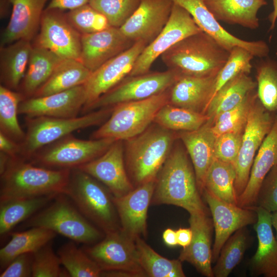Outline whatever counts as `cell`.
<instances>
[{
  "label": "cell",
  "instance_id": "1",
  "mask_svg": "<svg viewBox=\"0 0 277 277\" xmlns=\"http://www.w3.org/2000/svg\"><path fill=\"white\" fill-rule=\"evenodd\" d=\"M151 204L176 206L189 214L208 213L198 188L193 167L180 146L173 147L159 172Z\"/></svg>",
  "mask_w": 277,
  "mask_h": 277
},
{
  "label": "cell",
  "instance_id": "2",
  "mask_svg": "<svg viewBox=\"0 0 277 277\" xmlns=\"http://www.w3.org/2000/svg\"><path fill=\"white\" fill-rule=\"evenodd\" d=\"M71 169L35 165L21 157H10L1 174L0 203L65 193Z\"/></svg>",
  "mask_w": 277,
  "mask_h": 277
},
{
  "label": "cell",
  "instance_id": "3",
  "mask_svg": "<svg viewBox=\"0 0 277 277\" xmlns=\"http://www.w3.org/2000/svg\"><path fill=\"white\" fill-rule=\"evenodd\" d=\"M175 139L174 131L154 123L141 133L124 141L126 168L134 188L156 180Z\"/></svg>",
  "mask_w": 277,
  "mask_h": 277
},
{
  "label": "cell",
  "instance_id": "4",
  "mask_svg": "<svg viewBox=\"0 0 277 277\" xmlns=\"http://www.w3.org/2000/svg\"><path fill=\"white\" fill-rule=\"evenodd\" d=\"M229 53L202 31L179 41L161 57L168 69L179 75L206 77L216 75Z\"/></svg>",
  "mask_w": 277,
  "mask_h": 277
},
{
  "label": "cell",
  "instance_id": "5",
  "mask_svg": "<svg viewBox=\"0 0 277 277\" xmlns=\"http://www.w3.org/2000/svg\"><path fill=\"white\" fill-rule=\"evenodd\" d=\"M64 194L88 220L105 234L121 229L112 194L91 175L77 168L71 169Z\"/></svg>",
  "mask_w": 277,
  "mask_h": 277
},
{
  "label": "cell",
  "instance_id": "6",
  "mask_svg": "<svg viewBox=\"0 0 277 277\" xmlns=\"http://www.w3.org/2000/svg\"><path fill=\"white\" fill-rule=\"evenodd\" d=\"M64 193L57 195L44 208L29 217L25 227H43L74 242L92 245L105 233L88 220Z\"/></svg>",
  "mask_w": 277,
  "mask_h": 277
},
{
  "label": "cell",
  "instance_id": "7",
  "mask_svg": "<svg viewBox=\"0 0 277 277\" xmlns=\"http://www.w3.org/2000/svg\"><path fill=\"white\" fill-rule=\"evenodd\" d=\"M113 110V106L102 108L72 118L26 117L27 131L20 143V156L28 161L41 149L73 132L104 123Z\"/></svg>",
  "mask_w": 277,
  "mask_h": 277
},
{
  "label": "cell",
  "instance_id": "8",
  "mask_svg": "<svg viewBox=\"0 0 277 277\" xmlns=\"http://www.w3.org/2000/svg\"><path fill=\"white\" fill-rule=\"evenodd\" d=\"M168 90L149 98L113 106L109 117L92 134V139L126 141L145 131L159 110L168 103Z\"/></svg>",
  "mask_w": 277,
  "mask_h": 277
},
{
  "label": "cell",
  "instance_id": "9",
  "mask_svg": "<svg viewBox=\"0 0 277 277\" xmlns=\"http://www.w3.org/2000/svg\"><path fill=\"white\" fill-rule=\"evenodd\" d=\"M115 141L110 138L84 140L71 134L41 149L28 161L50 169H72L101 155Z\"/></svg>",
  "mask_w": 277,
  "mask_h": 277
},
{
  "label": "cell",
  "instance_id": "10",
  "mask_svg": "<svg viewBox=\"0 0 277 277\" xmlns=\"http://www.w3.org/2000/svg\"><path fill=\"white\" fill-rule=\"evenodd\" d=\"M276 115L275 113L264 108L257 96L251 105L240 151L234 164L236 173L234 188L238 198L246 187L256 153L271 130Z\"/></svg>",
  "mask_w": 277,
  "mask_h": 277
},
{
  "label": "cell",
  "instance_id": "11",
  "mask_svg": "<svg viewBox=\"0 0 277 277\" xmlns=\"http://www.w3.org/2000/svg\"><path fill=\"white\" fill-rule=\"evenodd\" d=\"M102 271L122 270L147 276L139 261L135 239L121 228L106 233L100 241L82 248Z\"/></svg>",
  "mask_w": 277,
  "mask_h": 277
},
{
  "label": "cell",
  "instance_id": "12",
  "mask_svg": "<svg viewBox=\"0 0 277 277\" xmlns=\"http://www.w3.org/2000/svg\"><path fill=\"white\" fill-rule=\"evenodd\" d=\"M179 74L168 69L129 76L101 96L84 113L117 104L149 98L168 90Z\"/></svg>",
  "mask_w": 277,
  "mask_h": 277
},
{
  "label": "cell",
  "instance_id": "13",
  "mask_svg": "<svg viewBox=\"0 0 277 277\" xmlns=\"http://www.w3.org/2000/svg\"><path fill=\"white\" fill-rule=\"evenodd\" d=\"M201 31L190 13L174 3L168 23L159 34L145 47L129 76L149 72L157 57L179 41Z\"/></svg>",
  "mask_w": 277,
  "mask_h": 277
},
{
  "label": "cell",
  "instance_id": "14",
  "mask_svg": "<svg viewBox=\"0 0 277 277\" xmlns=\"http://www.w3.org/2000/svg\"><path fill=\"white\" fill-rule=\"evenodd\" d=\"M36 45L64 59L80 61L81 34L72 26L66 14L58 9H45L41 21Z\"/></svg>",
  "mask_w": 277,
  "mask_h": 277
},
{
  "label": "cell",
  "instance_id": "15",
  "mask_svg": "<svg viewBox=\"0 0 277 277\" xmlns=\"http://www.w3.org/2000/svg\"><path fill=\"white\" fill-rule=\"evenodd\" d=\"M146 46L144 42H135L92 72L84 84L86 101L82 110L83 113L101 96L129 75L137 57Z\"/></svg>",
  "mask_w": 277,
  "mask_h": 277
},
{
  "label": "cell",
  "instance_id": "16",
  "mask_svg": "<svg viewBox=\"0 0 277 277\" xmlns=\"http://www.w3.org/2000/svg\"><path fill=\"white\" fill-rule=\"evenodd\" d=\"M123 141H115L101 155L76 168L104 185L114 197L134 189L126 168Z\"/></svg>",
  "mask_w": 277,
  "mask_h": 277
},
{
  "label": "cell",
  "instance_id": "17",
  "mask_svg": "<svg viewBox=\"0 0 277 277\" xmlns=\"http://www.w3.org/2000/svg\"><path fill=\"white\" fill-rule=\"evenodd\" d=\"M185 8L191 15L196 24L204 32L213 38L229 52L236 47L248 50L254 57L268 56L270 48L263 40L248 41L231 34L225 29L207 9L204 0H172Z\"/></svg>",
  "mask_w": 277,
  "mask_h": 277
},
{
  "label": "cell",
  "instance_id": "18",
  "mask_svg": "<svg viewBox=\"0 0 277 277\" xmlns=\"http://www.w3.org/2000/svg\"><path fill=\"white\" fill-rule=\"evenodd\" d=\"M212 216L215 238L212 249V262H216L224 244L235 231L258 220L256 211L224 202L206 190L203 193Z\"/></svg>",
  "mask_w": 277,
  "mask_h": 277
},
{
  "label": "cell",
  "instance_id": "19",
  "mask_svg": "<svg viewBox=\"0 0 277 277\" xmlns=\"http://www.w3.org/2000/svg\"><path fill=\"white\" fill-rule=\"evenodd\" d=\"M173 4L172 0H142L135 11L120 29L133 43L143 42L147 45L168 23Z\"/></svg>",
  "mask_w": 277,
  "mask_h": 277
},
{
  "label": "cell",
  "instance_id": "20",
  "mask_svg": "<svg viewBox=\"0 0 277 277\" xmlns=\"http://www.w3.org/2000/svg\"><path fill=\"white\" fill-rule=\"evenodd\" d=\"M86 101V89L82 85L46 96L25 98L19 105L18 114L28 117H75L82 110Z\"/></svg>",
  "mask_w": 277,
  "mask_h": 277
},
{
  "label": "cell",
  "instance_id": "21",
  "mask_svg": "<svg viewBox=\"0 0 277 277\" xmlns=\"http://www.w3.org/2000/svg\"><path fill=\"white\" fill-rule=\"evenodd\" d=\"M155 180L144 183L113 201L121 229L136 239L147 234V218L153 195Z\"/></svg>",
  "mask_w": 277,
  "mask_h": 277
},
{
  "label": "cell",
  "instance_id": "22",
  "mask_svg": "<svg viewBox=\"0 0 277 277\" xmlns=\"http://www.w3.org/2000/svg\"><path fill=\"white\" fill-rule=\"evenodd\" d=\"M134 43L123 34L120 28L112 26L98 32L82 34L80 61L93 72Z\"/></svg>",
  "mask_w": 277,
  "mask_h": 277
},
{
  "label": "cell",
  "instance_id": "23",
  "mask_svg": "<svg viewBox=\"0 0 277 277\" xmlns=\"http://www.w3.org/2000/svg\"><path fill=\"white\" fill-rule=\"evenodd\" d=\"M189 214L192 238L189 245L183 248L179 259L191 264L203 275L214 277L211 265L212 220L204 213Z\"/></svg>",
  "mask_w": 277,
  "mask_h": 277
},
{
  "label": "cell",
  "instance_id": "24",
  "mask_svg": "<svg viewBox=\"0 0 277 277\" xmlns=\"http://www.w3.org/2000/svg\"><path fill=\"white\" fill-rule=\"evenodd\" d=\"M258 215L253 228L258 240L255 254L249 262V270L253 276L277 277V241L272 230L271 213L254 206Z\"/></svg>",
  "mask_w": 277,
  "mask_h": 277
},
{
  "label": "cell",
  "instance_id": "25",
  "mask_svg": "<svg viewBox=\"0 0 277 277\" xmlns=\"http://www.w3.org/2000/svg\"><path fill=\"white\" fill-rule=\"evenodd\" d=\"M12 5L9 23L1 39V47L19 40L30 41L40 26L48 0H6Z\"/></svg>",
  "mask_w": 277,
  "mask_h": 277
},
{
  "label": "cell",
  "instance_id": "26",
  "mask_svg": "<svg viewBox=\"0 0 277 277\" xmlns=\"http://www.w3.org/2000/svg\"><path fill=\"white\" fill-rule=\"evenodd\" d=\"M216 76L179 75L168 89V103L204 113L213 95Z\"/></svg>",
  "mask_w": 277,
  "mask_h": 277
},
{
  "label": "cell",
  "instance_id": "27",
  "mask_svg": "<svg viewBox=\"0 0 277 277\" xmlns=\"http://www.w3.org/2000/svg\"><path fill=\"white\" fill-rule=\"evenodd\" d=\"M277 165V114L273 126L256 154L248 182L238 198V206L251 208L255 206L261 184L271 169Z\"/></svg>",
  "mask_w": 277,
  "mask_h": 277
},
{
  "label": "cell",
  "instance_id": "28",
  "mask_svg": "<svg viewBox=\"0 0 277 277\" xmlns=\"http://www.w3.org/2000/svg\"><path fill=\"white\" fill-rule=\"evenodd\" d=\"M179 134L192 161L198 188L202 194L206 173L215 159L216 137L211 125L207 123L196 130L181 131Z\"/></svg>",
  "mask_w": 277,
  "mask_h": 277
},
{
  "label": "cell",
  "instance_id": "29",
  "mask_svg": "<svg viewBox=\"0 0 277 277\" xmlns=\"http://www.w3.org/2000/svg\"><path fill=\"white\" fill-rule=\"evenodd\" d=\"M204 2L217 21L250 29L259 28L258 11L267 4L265 0H204Z\"/></svg>",
  "mask_w": 277,
  "mask_h": 277
},
{
  "label": "cell",
  "instance_id": "30",
  "mask_svg": "<svg viewBox=\"0 0 277 277\" xmlns=\"http://www.w3.org/2000/svg\"><path fill=\"white\" fill-rule=\"evenodd\" d=\"M32 46L30 41L22 39L1 47L2 85L13 90L19 89L27 70Z\"/></svg>",
  "mask_w": 277,
  "mask_h": 277
},
{
  "label": "cell",
  "instance_id": "31",
  "mask_svg": "<svg viewBox=\"0 0 277 277\" xmlns=\"http://www.w3.org/2000/svg\"><path fill=\"white\" fill-rule=\"evenodd\" d=\"M63 59L46 48L32 46L27 69L19 86L25 98L34 95Z\"/></svg>",
  "mask_w": 277,
  "mask_h": 277
},
{
  "label": "cell",
  "instance_id": "32",
  "mask_svg": "<svg viewBox=\"0 0 277 277\" xmlns=\"http://www.w3.org/2000/svg\"><path fill=\"white\" fill-rule=\"evenodd\" d=\"M256 87V81L245 73L229 80L217 91L207 106L204 112L208 117L207 123L211 125L219 115L237 106Z\"/></svg>",
  "mask_w": 277,
  "mask_h": 277
},
{
  "label": "cell",
  "instance_id": "33",
  "mask_svg": "<svg viewBox=\"0 0 277 277\" xmlns=\"http://www.w3.org/2000/svg\"><path fill=\"white\" fill-rule=\"evenodd\" d=\"M91 73L79 60L63 59L33 96H46L84 85Z\"/></svg>",
  "mask_w": 277,
  "mask_h": 277
},
{
  "label": "cell",
  "instance_id": "34",
  "mask_svg": "<svg viewBox=\"0 0 277 277\" xmlns=\"http://www.w3.org/2000/svg\"><path fill=\"white\" fill-rule=\"evenodd\" d=\"M54 231L43 227L30 229L11 234V239L0 249L1 270L15 258L25 253H33L56 236Z\"/></svg>",
  "mask_w": 277,
  "mask_h": 277
},
{
  "label": "cell",
  "instance_id": "35",
  "mask_svg": "<svg viewBox=\"0 0 277 277\" xmlns=\"http://www.w3.org/2000/svg\"><path fill=\"white\" fill-rule=\"evenodd\" d=\"M57 195L17 199L0 203L1 236L7 234L17 224L44 208Z\"/></svg>",
  "mask_w": 277,
  "mask_h": 277
},
{
  "label": "cell",
  "instance_id": "36",
  "mask_svg": "<svg viewBox=\"0 0 277 277\" xmlns=\"http://www.w3.org/2000/svg\"><path fill=\"white\" fill-rule=\"evenodd\" d=\"M235 177L233 164L215 158L206 173L204 190L224 202L238 205L234 188Z\"/></svg>",
  "mask_w": 277,
  "mask_h": 277
},
{
  "label": "cell",
  "instance_id": "37",
  "mask_svg": "<svg viewBox=\"0 0 277 277\" xmlns=\"http://www.w3.org/2000/svg\"><path fill=\"white\" fill-rule=\"evenodd\" d=\"M140 264L149 277H185L182 262L169 260L155 252L141 237L135 239Z\"/></svg>",
  "mask_w": 277,
  "mask_h": 277
},
{
  "label": "cell",
  "instance_id": "38",
  "mask_svg": "<svg viewBox=\"0 0 277 277\" xmlns=\"http://www.w3.org/2000/svg\"><path fill=\"white\" fill-rule=\"evenodd\" d=\"M208 120L204 113L167 103L157 112L153 123L169 130L192 131Z\"/></svg>",
  "mask_w": 277,
  "mask_h": 277
},
{
  "label": "cell",
  "instance_id": "39",
  "mask_svg": "<svg viewBox=\"0 0 277 277\" xmlns=\"http://www.w3.org/2000/svg\"><path fill=\"white\" fill-rule=\"evenodd\" d=\"M25 99L20 92L0 86V128L3 132L15 141L21 143L25 136L17 119L18 106Z\"/></svg>",
  "mask_w": 277,
  "mask_h": 277
},
{
  "label": "cell",
  "instance_id": "40",
  "mask_svg": "<svg viewBox=\"0 0 277 277\" xmlns=\"http://www.w3.org/2000/svg\"><path fill=\"white\" fill-rule=\"evenodd\" d=\"M249 235L245 227L235 231L222 247L212 268L215 277H227L241 262L249 245Z\"/></svg>",
  "mask_w": 277,
  "mask_h": 277
},
{
  "label": "cell",
  "instance_id": "41",
  "mask_svg": "<svg viewBox=\"0 0 277 277\" xmlns=\"http://www.w3.org/2000/svg\"><path fill=\"white\" fill-rule=\"evenodd\" d=\"M255 64L258 98L268 111L277 112V61L268 56Z\"/></svg>",
  "mask_w": 277,
  "mask_h": 277
},
{
  "label": "cell",
  "instance_id": "42",
  "mask_svg": "<svg viewBox=\"0 0 277 277\" xmlns=\"http://www.w3.org/2000/svg\"><path fill=\"white\" fill-rule=\"evenodd\" d=\"M60 262L72 277L101 276L98 265L74 241L64 244L57 251Z\"/></svg>",
  "mask_w": 277,
  "mask_h": 277
},
{
  "label": "cell",
  "instance_id": "43",
  "mask_svg": "<svg viewBox=\"0 0 277 277\" xmlns=\"http://www.w3.org/2000/svg\"><path fill=\"white\" fill-rule=\"evenodd\" d=\"M257 96L255 89L250 91L239 104L216 117L211 125L216 137L226 132H243L251 105Z\"/></svg>",
  "mask_w": 277,
  "mask_h": 277
},
{
  "label": "cell",
  "instance_id": "44",
  "mask_svg": "<svg viewBox=\"0 0 277 277\" xmlns=\"http://www.w3.org/2000/svg\"><path fill=\"white\" fill-rule=\"evenodd\" d=\"M254 57L244 48L236 47L232 49L226 63L216 76L212 98L223 86L235 76L241 73L249 74L252 68L251 61Z\"/></svg>",
  "mask_w": 277,
  "mask_h": 277
},
{
  "label": "cell",
  "instance_id": "45",
  "mask_svg": "<svg viewBox=\"0 0 277 277\" xmlns=\"http://www.w3.org/2000/svg\"><path fill=\"white\" fill-rule=\"evenodd\" d=\"M66 15L81 35L98 32L110 26L106 16L89 3L69 10Z\"/></svg>",
  "mask_w": 277,
  "mask_h": 277
},
{
  "label": "cell",
  "instance_id": "46",
  "mask_svg": "<svg viewBox=\"0 0 277 277\" xmlns=\"http://www.w3.org/2000/svg\"><path fill=\"white\" fill-rule=\"evenodd\" d=\"M142 0H89V4L107 18L110 26L120 28L133 14Z\"/></svg>",
  "mask_w": 277,
  "mask_h": 277
},
{
  "label": "cell",
  "instance_id": "47",
  "mask_svg": "<svg viewBox=\"0 0 277 277\" xmlns=\"http://www.w3.org/2000/svg\"><path fill=\"white\" fill-rule=\"evenodd\" d=\"M52 241L48 243L33 253L32 276L33 277H67L68 271L61 267L57 254L54 253Z\"/></svg>",
  "mask_w": 277,
  "mask_h": 277
},
{
  "label": "cell",
  "instance_id": "48",
  "mask_svg": "<svg viewBox=\"0 0 277 277\" xmlns=\"http://www.w3.org/2000/svg\"><path fill=\"white\" fill-rule=\"evenodd\" d=\"M243 132H226L216 138L214 157L234 165L240 151Z\"/></svg>",
  "mask_w": 277,
  "mask_h": 277
},
{
  "label": "cell",
  "instance_id": "49",
  "mask_svg": "<svg viewBox=\"0 0 277 277\" xmlns=\"http://www.w3.org/2000/svg\"><path fill=\"white\" fill-rule=\"evenodd\" d=\"M255 206L272 213L277 211V165L273 166L260 186Z\"/></svg>",
  "mask_w": 277,
  "mask_h": 277
},
{
  "label": "cell",
  "instance_id": "50",
  "mask_svg": "<svg viewBox=\"0 0 277 277\" xmlns=\"http://www.w3.org/2000/svg\"><path fill=\"white\" fill-rule=\"evenodd\" d=\"M33 253H25L15 258L0 274V277L32 276Z\"/></svg>",
  "mask_w": 277,
  "mask_h": 277
},
{
  "label": "cell",
  "instance_id": "51",
  "mask_svg": "<svg viewBox=\"0 0 277 277\" xmlns=\"http://www.w3.org/2000/svg\"><path fill=\"white\" fill-rule=\"evenodd\" d=\"M21 144L0 131V151L11 157H21Z\"/></svg>",
  "mask_w": 277,
  "mask_h": 277
},
{
  "label": "cell",
  "instance_id": "52",
  "mask_svg": "<svg viewBox=\"0 0 277 277\" xmlns=\"http://www.w3.org/2000/svg\"><path fill=\"white\" fill-rule=\"evenodd\" d=\"M89 0H50L46 9L71 10L89 3Z\"/></svg>",
  "mask_w": 277,
  "mask_h": 277
},
{
  "label": "cell",
  "instance_id": "53",
  "mask_svg": "<svg viewBox=\"0 0 277 277\" xmlns=\"http://www.w3.org/2000/svg\"><path fill=\"white\" fill-rule=\"evenodd\" d=\"M176 234L179 245L183 248L189 245L192 238V231L190 227L180 228L176 230Z\"/></svg>",
  "mask_w": 277,
  "mask_h": 277
},
{
  "label": "cell",
  "instance_id": "54",
  "mask_svg": "<svg viewBox=\"0 0 277 277\" xmlns=\"http://www.w3.org/2000/svg\"><path fill=\"white\" fill-rule=\"evenodd\" d=\"M163 239L165 244L169 247H174L178 245L176 231L172 229L167 228L163 232Z\"/></svg>",
  "mask_w": 277,
  "mask_h": 277
},
{
  "label": "cell",
  "instance_id": "55",
  "mask_svg": "<svg viewBox=\"0 0 277 277\" xmlns=\"http://www.w3.org/2000/svg\"><path fill=\"white\" fill-rule=\"evenodd\" d=\"M273 10L268 15V19L270 23L269 31L274 29L277 20V0H272Z\"/></svg>",
  "mask_w": 277,
  "mask_h": 277
},
{
  "label": "cell",
  "instance_id": "56",
  "mask_svg": "<svg viewBox=\"0 0 277 277\" xmlns=\"http://www.w3.org/2000/svg\"><path fill=\"white\" fill-rule=\"evenodd\" d=\"M10 157L5 153L0 151V174L5 170Z\"/></svg>",
  "mask_w": 277,
  "mask_h": 277
},
{
  "label": "cell",
  "instance_id": "57",
  "mask_svg": "<svg viewBox=\"0 0 277 277\" xmlns=\"http://www.w3.org/2000/svg\"><path fill=\"white\" fill-rule=\"evenodd\" d=\"M271 222L272 227L276 231V240L277 241V211L271 213Z\"/></svg>",
  "mask_w": 277,
  "mask_h": 277
}]
</instances>
